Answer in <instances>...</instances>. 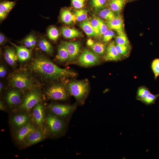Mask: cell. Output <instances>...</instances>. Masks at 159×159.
Masks as SVG:
<instances>
[{"instance_id": "cell-5", "label": "cell", "mask_w": 159, "mask_h": 159, "mask_svg": "<svg viewBox=\"0 0 159 159\" xmlns=\"http://www.w3.org/2000/svg\"><path fill=\"white\" fill-rule=\"evenodd\" d=\"M68 89L70 95L82 102L88 94V83L85 81H72L68 84Z\"/></svg>"}, {"instance_id": "cell-32", "label": "cell", "mask_w": 159, "mask_h": 159, "mask_svg": "<svg viewBox=\"0 0 159 159\" xmlns=\"http://www.w3.org/2000/svg\"><path fill=\"white\" fill-rule=\"evenodd\" d=\"M115 43L118 45L129 44L127 37L124 33L118 35L115 38Z\"/></svg>"}, {"instance_id": "cell-23", "label": "cell", "mask_w": 159, "mask_h": 159, "mask_svg": "<svg viewBox=\"0 0 159 159\" xmlns=\"http://www.w3.org/2000/svg\"><path fill=\"white\" fill-rule=\"evenodd\" d=\"M126 0H111L109 5L113 11L119 13L122 10L126 2Z\"/></svg>"}, {"instance_id": "cell-29", "label": "cell", "mask_w": 159, "mask_h": 159, "mask_svg": "<svg viewBox=\"0 0 159 159\" xmlns=\"http://www.w3.org/2000/svg\"><path fill=\"white\" fill-rule=\"evenodd\" d=\"M47 35L50 39L55 41L58 38L59 34L57 29L54 27H52L49 29Z\"/></svg>"}, {"instance_id": "cell-38", "label": "cell", "mask_w": 159, "mask_h": 159, "mask_svg": "<svg viewBox=\"0 0 159 159\" xmlns=\"http://www.w3.org/2000/svg\"><path fill=\"white\" fill-rule=\"evenodd\" d=\"M106 0H92V4L96 9H99L102 7L105 4Z\"/></svg>"}, {"instance_id": "cell-21", "label": "cell", "mask_w": 159, "mask_h": 159, "mask_svg": "<svg viewBox=\"0 0 159 159\" xmlns=\"http://www.w3.org/2000/svg\"><path fill=\"white\" fill-rule=\"evenodd\" d=\"M61 31L64 37L68 39L79 37L81 34L78 31L66 27H63L61 29Z\"/></svg>"}, {"instance_id": "cell-44", "label": "cell", "mask_w": 159, "mask_h": 159, "mask_svg": "<svg viewBox=\"0 0 159 159\" xmlns=\"http://www.w3.org/2000/svg\"><path fill=\"white\" fill-rule=\"evenodd\" d=\"M94 41L91 39H89L87 40V44L89 46H91L94 44Z\"/></svg>"}, {"instance_id": "cell-37", "label": "cell", "mask_w": 159, "mask_h": 159, "mask_svg": "<svg viewBox=\"0 0 159 159\" xmlns=\"http://www.w3.org/2000/svg\"><path fill=\"white\" fill-rule=\"evenodd\" d=\"M103 35V41L104 42H107L110 41L114 37L115 33L113 31L108 30Z\"/></svg>"}, {"instance_id": "cell-31", "label": "cell", "mask_w": 159, "mask_h": 159, "mask_svg": "<svg viewBox=\"0 0 159 159\" xmlns=\"http://www.w3.org/2000/svg\"><path fill=\"white\" fill-rule=\"evenodd\" d=\"M74 14L76 20L81 21L85 20L87 18V14L86 10L81 9L75 11Z\"/></svg>"}, {"instance_id": "cell-42", "label": "cell", "mask_w": 159, "mask_h": 159, "mask_svg": "<svg viewBox=\"0 0 159 159\" xmlns=\"http://www.w3.org/2000/svg\"><path fill=\"white\" fill-rule=\"evenodd\" d=\"M30 41L33 47L35 46L36 44L37 41L35 38L32 35L29 36Z\"/></svg>"}, {"instance_id": "cell-10", "label": "cell", "mask_w": 159, "mask_h": 159, "mask_svg": "<svg viewBox=\"0 0 159 159\" xmlns=\"http://www.w3.org/2000/svg\"><path fill=\"white\" fill-rule=\"evenodd\" d=\"M37 128L31 121L25 125L15 130L13 134L14 138L18 144L22 145L25 138Z\"/></svg>"}, {"instance_id": "cell-8", "label": "cell", "mask_w": 159, "mask_h": 159, "mask_svg": "<svg viewBox=\"0 0 159 159\" xmlns=\"http://www.w3.org/2000/svg\"><path fill=\"white\" fill-rule=\"evenodd\" d=\"M45 114L44 106L41 102L32 109V123L37 128L44 129Z\"/></svg>"}, {"instance_id": "cell-30", "label": "cell", "mask_w": 159, "mask_h": 159, "mask_svg": "<svg viewBox=\"0 0 159 159\" xmlns=\"http://www.w3.org/2000/svg\"><path fill=\"white\" fill-rule=\"evenodd\" d=\"M148 89L143 87H140L138 89L137 94V99L140 100L146 97L150 93Z\"/></svg>"}, {"instance_id": "cell-22", "label": "cell", "mask_w": 159, "mask_h": 159, "mask_svg": "<svg viewBox=\"0 0 159 159\" xmlns=\"http://www.w3.org/2000/svg\"><path fill=\"white\" fill-rule=\"evenodd\" d=\"M80 26L88 36H96L95 32L89 21H83L80 23Z\"/></svg>"}, {"instance_id": "cell-19", "label": "cell", "mask_w": 159, "mask_h": 159, "mask_svg": "<svg viewBox=\"0 0 159 159\" xmlns=\"http://www.w3.org/2000/svg\"><path fill=\"white\" fill-rule=\"evenodd\" d=\"M15 2L4 1L0 4V19H5L7 14L15 5Z\"/></svg>"}, {"instance_id": "cell-40", "label": "cell", "mask_w": 159, "mask_h": 159, "mask_svg": "<svg viewBox=\"0 0 159 159\" xmlns=\"http://www.w3.org/2000/svg\"><path fill=\"white\" fill-rule=\"evenodd\" d=\"M24 44L26 48L33 47L32 44L29 36L24 39L23 41Z\"/></svg>"}, {"instance_id": "cell-28", "label": "cell", "mask_w": 159, "mask_h": 159, "mask_svg": "<svg viewBox=\"0 0 159 159\" xmlns=\"http://www.w3.org/2000/svg\"><path fill=\"white\" fill-rule=\"evenodd\" d=\"M90 47L92 50L95 53L99 55L104 54L106 50L105 45L101 42L95 43L93 45Z\"/></svg>"}, {"instance_id": "cell-16", "label": "cell", "mask_w": 159, "mask_h": 159, "mask_svg": "<svg viewBox=\"0 0 159 159\" xmlns=\"http://www.w3.org/2000/svg\"><path fill=\"white\" fill-rule=\"evenodd\" d=\"M121 59V56L117 52L114 41L110 42L107 48L106 53L104 58L106 61H117Z\"/></svg>"}, {"instance_id": "cell-12", "label": "cell", "mask_w": 159, "mask_h": 159, "mask_svg": "<svg viewBox=\"0 0 159 159\" xmlns=\"http://www.w3.org/2000/svg\"><path fill=\"white\" fill-rule=\"evenodd\" d=\"M27 113L20 112L11 117L9 123L13 129L16 130L31 122L30 117Z\"/></svg>"}, {"instance_id": "cell-14", "label": "cell", "mask_w": 159, "mask_h": 159, "mask_svg": "<svg viewBox=\"0 0 159 159\" xmlns=\"http://www.w3.org/2000/svg\"><path fill=\"white\" fill-rule=\"evenodd\" d=\"M23 99L20 91L17 90H12L7 93L6 101L10 107L20 105Z\"/></svg>"}, {"instance_id": "cell-15", "label": "cell", "mask_w": 159, "mask_h": 159, "mask_svg": "<svg viewBox=\"0 0 159 159\" xmlns=\"http://www.w3.org/2000/svg\"><path fill=\"white\" fill-rule=\"evenodd\" d=\"M106 23L109 28L116 31L118 35L124 33L123 21L121 16H116L111 20H107Z\"/></svg>"}, {"instance_id": "cell-27", "label": "cell", "mask_w": 159, "mask_h": 159, "mask_svg": "<svg viewBox=\"0 0 159 159\" xmlns=\"http://www.w3.org/2000/svg\"><path fill=\"white\" fill-rule=\"evenodd\" d=\"M116 48L118 53L121 56L127 57L129 54L130 51V47L129 44L116 45Z\"/></svg>"}, {"instance_id": "cell-46", "label": "cell", "mask_w": 159, "mask_h": 159, "mask_svg": "<svg viewBox=\"0 0 159 159\" xmlns=\"http://www.w3.org/2000/svg\"><path fill=\"white\" fill-rule=\"evenodd\" d=\"M3 88V84L1 82H0V91L1 92Z\"/></svg>"}, {"instance_id": "cell-1", "label": "cell", "mask_w": 159, "mask_h": 159, "mask_svg": "<svg viewBox=\"0 0 159 159\" xmlns=\"http://www.w3.org/2000/svg\"><path fill=\"white\" fill-rule=\"evenodd\" d=\"M27 67L32 74L46 82L67 77H74L77 75L74 71L61 68L43 56L36 57L29 63Z\"/></svg>"}, {"instance_id": "cell-11", "label": "cell", "mask_w": 159, "mask_h": 159, "mask_svg": "<svg viewBox=\"0 0 159 159\" xmlns=\"http://www.w3.org/2000/svg\"><path fill=\"white\" fill-rule=\"evenodd\" d=\"M78 61L82 66H89L97 64L99 61V58L97 54L88 49H85L80 55Z\"/></svg>"}, {"instance_id": "cell-6", "label": "cell", "mask_w": 159, "mask_h": 159, "mask_svg": "<svg viewBox=\"0 0 159 159\" xmlns=\"http://www.w3.org/2000/svg\"><path fill=\"white\" fill-rule=\"evenodd\" d=\"M76 108V105L52 104L48 107V112L65 120L70 117Z\"/></svg>"}, {"instance_id": "cell-24", "label": "cell", "mask_w": 159, "mask_h": 159, "mask_svg": "<svg viewBox=\"0 0 159 159\" xmlns=\"http://www.w3.org/2000/svg\"><path fill=\"white\" fill-rule=\"evenodd\" d=\"M69 54L65 47L62 44L58 48L57 59L61 62H65L69 59Z\"/></svg>"}, {"instance_id": "cell-36", "label": "cell", "mask_w": 159, "mask_h": 159, "mask_svg": "<svg viewBox=\"0 0 159 159\" xmlns=\"http://www.w3.org/2000/svg\"><path fill=\"white\" fill-rule=\"evenodd\" d=\"M97 19L99 23L100 36L103 35L108 30V29L107 26L102 20L98 18Z\"/></svg>"}, {"instance_id": "cell-35", "label": "cell", "mask_w": 159, "mask_h": 159, "mask_svg": "<svg viewBox=\"0 0 159 159\" xmlns=\"http://www.w3.org/2000/svg\"><path fill=\"white\" fill-rule=\"evenodd\" d=\"M151 67L156 79L159 75V59H156L153 61Z\"/></svg>"}, {"instance_id": "cell-26", "label": "cell", "mask_w": 159, "mask_h": 159, "mask_svg": "<svg viewBox=\"0 0 159 159\" xmlns=\"http://www.w3.org/2000/svg\"><path fill=\"white\" fill-rule=\"evenodd\" d=\"M39 46L43 51L48 54H51L53 49L51 44L45 38L42 39L39 43Z\"/></svg>"}, {"instance_id": "cell-7", "label": "cell", "mask_w": 159, "mask_h": 159, "mask_svg": "<svg viewBox=\"0 0 159 159\" xmlns=\"http://www.w3.org/2000/svg\"><path fill=\"white\" fill-rule=\"evenodd\" d=\"M69 93L68 91L65 87L60 84L52 85L49 87L46 92L48 98L52 100H65L69 97Z\"/></svg>"}, {"instance_id": "cell-43", "label": "cell", "mask_w": 159, "mask_h": 159, "mask_svg": "<svg viewBox=\"0 0 159 159\" xmlns=\"http://www.w3.org/2000/svg\"><path fill=\"white\" fill-rule=\"evenodd\" d=\"M5 37L4 35L2 33L0 34V44L2 45L5 42Z\"/></svg>"}, {"instance_id": "cell-33", "label": "cell", "mask_w": 159, "mask_h": 159, "mask_svg": "<svg viewBox=\"0 0 159 159\" xmlns=\"http://www.w3.org/2000/svg\"><path fill=\"white\" fill-rule=\"evenodd\" d=\"M159 96V94L154 95L150 93L146 97L140 101L147 104H150L153 103L156 98Z\"/></svg>"}, {"instance_id": "cell-41", "label": "cell", "mask_w": 159, "mask_h": 159, "mask_svg": "<svg viewBox=\"0 0 159 159\" xmlns=\"http://www.w3.org/2000/svg\"><path fill=\"white\" fill-rule=\"evenodd\" d=\"M6 73V70L4 67L1 65L0 67V77L1 78L4 77Z\"/></svg>"}, {"instance_id": "cell-9", "label": "cell", "mask_w": 159, "mask_h": 159, "mask_svg": "<svg viewBox=\"0 0 159 159\" xmlns=\"http://www.w3.org/2000/svg\"><path fill=\"white\" fill-rule=\"evenodd\" d=\"M46 132H47L45 129L37 128L25 138L21 145L27 147L42 141L46 138Z\"/></svg>"}, {"instance_id": "cell-34", "label": "cell", "mask_w": 159, "mask_h": 159, "mask_svg": "<svg viewBox=\"0 0 159 159\" xmlns=\"http://www.w3.org/2000/svg\"><path fill=\"white\" fill-rule=\"evenodd\" d=\"M89 21L95 32L96 36H100L99 23L97 18L92 19Z\"/></svg>"}, {"instance_id": "cell-13", "label": "cell", "mask_w": 159, "mask_h": 159, "mask_svg": "<svg viewBox=\"0 0 159 159\" xmlns=\"http://www.w3.org/2000/svg\"><path fill=\"white\" fill-rule=\"evenodd\" d=\"M62 44L67 49L69 54V60L72 61L78 56L80 51L81 44L79 42H63Z\"/></svg>"}, {"instance_id": "cell-45", "label": "cell", "mask_w": 159, "mask_h": 159, "mask_svg": "<svg viewBox=\"0 0 159 159\" xmlns=\"http://www.w3.org/2000/svg\"><path fill=\"white\" fill-rule=\"evenodd\" d=\"M0 109L2 111H4L6 109L5 105L1 101L0 102Z\"/></svg>"}, {"instance_id": "cell-3", "label": "cell", "mask_w": 159, "mask_h": 159, "mask_svg": "<svg viewBox=\"0 0 159 159\" xmlns=\"http://www.w3.org/2000/svg\"><path fill=\"white\" fill-rule=\"evenodd\" d=\"M65 120L48 112L45 114L44 123L48 133L53 137L62 135L66 127Z\"/></svg>"}, {"instance_id": "cell-25", "label": "cell", "mask_w": 159, "mask_h": 159, "mask_svg": "<svg viewBox=\"0 0 159 159\" xmlns=\"http://www.w3.org/2000/svg\"><path fill=\"white\" fill-rule=\"evenodd\" d=\"M114 12L111 9L105 8L100 11L99 15V16L102 19L107 20H110L117 16Z\"/></svg>"}, {"instance_id": "cell-4", "label": "cell", "mask_w": 159, "mask_h": 159, "mask_svg": "<svg viewBox=\"0 0 159 159\" xmlns=\"http://www.w3.org/2000/svg\"><path fill=\"white\" fill-rule=\"evenodd\" d=\"M42 100L41 92L38 89L34 88L30 91L23 98L19 105V110L20 112L27 113L29 112L38 103Z\"/></svg>"}, {"instance_id": "cell-18", "label": "cell", "mask_w": 159, "mask_h": 159, "mask_svg": "<svg viewBox=\"0 0 159 159\" xmlns=\"http://www.w3.org/2000/svg\"><path fill=\"white\" fill-rule=\"evenodd\" d=\"M4 57L6 62L11 66H15L18 60L16 51L11 47L6 48L4 53Z\"/></svg>"}, {"instance_id": "cell-17", "label": "cell", "mask_w": 159, "mask_h": 159, "mask_svg": "<svg viewBox=\"0 0 159 159\" xmlns=\"http://www.w3.org/2000/svg\"><path fill=\"white\" fill-rule=\"evenodd\" d=\"M16 48L19 60L21 62H24L29 60L31 56V52L30 50L26 47L18 46L11 43Z\"/></svg>"}, {"instance_id": "cell-39", "label": "cell", "mask_w": 159, "mask_h": 159, "mask_svg": "<svg viewBox=\"0 0 159 159\" xmlns=\"http://www.w3.org/2000/svg\"><path fill=\"white\" fill-rule=\"evenodd\" d=\"M72 1L74 8L79 9L83 7L85 0H72Z\"/></svg>"}, {"instance_id": "cell-2", "label": "cell", "mask_w": 159, "mask_h": 159, "mask_svg": "<svg viewBox=\"0 0 159 159\" xmlns=\"http://www.w3.org/2000/svg\"><path fill=\"white\" fill-rule=\"evenodd\" d=\"M8 79L11 87L21 90H30L36 88L37 86L34 78L25 70L14 72L9 75Z\"/></svg>"}, {"instance_id": "cell-20", "label": "cell", "mask_w": 159, "mask_h": 159, "mask_svg": "<svg viewBox=\"0 0 159 159\" xmlns=\"http://www.w3.org/2000/svg\"><path fill=\"white\" fill-rule=\"evenodd\" d=\"M60 18L61 21L66 24H70L76 20L75 14H73L69 11L66 9H63L61 11Z\"/></svg>"}]
</instances>
